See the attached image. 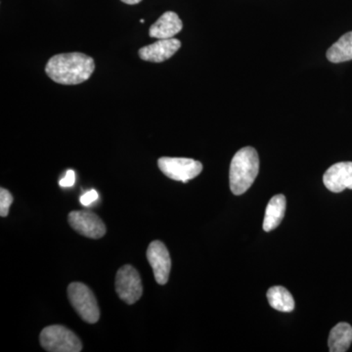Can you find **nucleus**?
Here are the masks:
<instances>
[{
    "instance_id": "obj_12",
    "label": "nucleus",
    "mask_w": 352,
    "mask_h": 352,
    "mask_svg": "<svg viewBox=\"0 0 352 352\" xmlns=\"http://www.w3.org/2000/svg\"><path fill=\"white\" fill-rule=\"evenodd\" d=\"M286 198L281 194L271 199L265 210L263 226L264 231L270 232L280 226L286 212Z\"/></svg>"
},
{
    "instance_id": "obj_9",
    "label": "nucleus",
    "mask_w": 352,
    "mask_h": 352,
    "mask_svg": "<svg viewBox=\"0 0 352 352\" xmlns=\"http://www.w3.org/2000/svg\"><path fill=\"white\" fill-rule=\"evenodd\" d=\"M182 47V43L178 39H159L150 45L139 50V57L144 61L153 63H162L170 59Z\"/></svg>"
},
{
    "instance_id": "obj_18",
    "label": "nucleus",
    "mask_w": 352,
    "mask_h": 352,
    "mask_svg": "<svg viewBox=\"0 0 352 352\" xmlns=\"http://www.w3.org/2000/svg\"><path fill=\"white\" fill-rule=\"evenodd\" d=\"M76 183V173L74 170H69L67 171L64 178H62L59 182V185L61 187H72Z\"/></svg>"
},
{
    "instance_id": "obj_8",
    "label": "nucleus",
    "mask_w": 352,
    "mask_h": 352,
    "mask_svg": "<svg viewBox=\"0 0 352 352\" xmlns=\"http://www.w3.org/2000/svg\"><path fill=\"white\" fill-rule=\"evenodd\" d=\"M147 258L154 272L157 283H168L171 268L170 252L161 241H153L147 250Z\"/></svg>"
},
{
    "instance_id": "obj_13",
    "label": "nucleus",
    "mask_w": 352,
    "mask_h": 352,
    "mask_svg": "<svg viewBox=\"0 0 352 352\" xmlns=\"http://www.w3.org/2000/svg\"><path fill=\"white\" fill-rule=\"evenodd\" d=\"M352 342V327L347 323H339L331 330L328 346L331 352H344Z\"/></svg>"
},
{
    "instance_id": "obj_15",
    "label": "nucleus",
    "mask_w": 352,
    "mask_h": 352,
    "mask_svg": "<svg viewBox=\"0 0 352 352\" xmlns=\"http://www.w3.org/2000/svg\"><path fill=\"white\" fill-rule=\"evenodd\" d=\"M327 58L335 64L352 60V32H347L329 48Z\"/></svg>"
},
{
    "instance_id": "obj_10",
    "label": "nucleus",
    "mask_w": 352,
    "mask_h": 352,
    "mask_svg": "<svg viewBox=\"0 0 352 352\" xmlns=\"http://www.w3.org/2000/svg\"><path fill=\"white\" fill-rule=\"evenodd\" d=\"M323 182L326 188L333 193L352 190V162L333 164L324 175Z\"/></svg>"
},
{
    "instance_id": "obj_6",
    "label": "nucleus",
    "mask_w": 352,
    "mask_h": 352,
    "mask_svg": "<svg viewBox=\"0 0 352 352\" xmlns=\"http://www.w3.org/2000/svg\"><path fill=\"white\" fill-rule=\"evenodd\" d=\"M116 291L120 300L133 305L143 294L142 281L138 271L131 265L120 267L116 276Z\"/></svg>"
},
{
    "instance_id": "obj_16",
    "label": "nucleus",
    "mask_w": 352,
    "mask_h": 352,
    "mask_svg": "<svg viewBox=\"0 0 352 352\" xmlns=\"http://www.w3.org/2000/svg\"><path fill=\"white\" fill-rule=\"evenodd\" d=\"M13 203V197L8 190L0 189V215L6 217L8 215L9 208Z\"/></svg>"
},
{
    "instance_id": "obj_17",
    "label": "nucleus",
    "mask_w": 352,
    "mask_h": 352,
    "mask_svg": "<svg viewBox=\"0 0 352 352\" xmlns=\"http://www.w3.org/2000/svg\"><path fill=\"white\" fill-rule=\"evenodd\" d=\"M98 198V193H97L95 190H90V191L87 192L85 195L80 197V203H82L83 206H85V207H88V206L94 204Z\"/></svg>"
},
{
    "instance_id": "obj_19",
    "label": "nucleus",
    "mask_w": 352,
    "mask_h": 352,
    "mask_svg": "<svg viewBox=\"0 0 352 352\" xmlns=\"http://www.w3.org/2000/svg\"><path fill=\"white\" fill-rule=\"evenodd\" d=\"M142 1V0H122V2L124 3L129 4V6H134V4H138L139 2Z\"/></svg>"
},
{
    "instance_id": "obj_14",
    "label": "nucleus",
    "mask_w": 352,
    "mask_h": 352,
    "mask_svg": "<svg viewBox=\"0 0 352 352\" xmlns=\"http://www.w3.org/2000/svg\"><path fill=\"white\" fill-rule=\"evenodd\" d=\"M270 307L281 312H292L295 309V300L288 289L282 286L272 287L267 291Z\"/></svg>"
},
{
    "instance_id": "obj_2",
    "label": "nucleus",
    "mask_w": 352,
    "mask_h": 352,
    "mask_svg": "<svg viewBox=\"0 0 352 352\" xmlns=\"http://www.w3.org/2000/svg\"><path fill=\"white\" fill-rule=\"evenodd\" d=\"M259 171L258 152L252 147H245L236 153L230 164V189L234 195H242L251 188Z\"/></svg>"
},
{
    "instance_id": "obj_4",
    "label": "nucleus",
    "mask_w": 352,
    "mask_h": 352,
    "mask_svg": "<svg viewBox=\"0 0 352 352\" xmlns=\"http://www.w3.org/2000/svg\"><path fill=\"white\" fill-rule=\"evenodd\" d=\"M68 296L76 314L80 315L83 321L89 324L98 322L100 318V310L91 289L85 284L75 282L69 284L68 287Z\"/></svg>"
},
{
    "instance_id": "obj_3",
    "label": "nucleus",
    "mask_w": 352,
    "mask_h": 352,
    "mask_svg": "<svg viewBox=\"0 0 352 352\" xmlns=\"http://www.w3.org/2000/svg\"><path fill=\"white\" fill-rule=\"evenodd\" d=\"M41 346L50 352H80L82 344L75 333L61 325L44 328L41 333Z\"/></svg>"
},
{
    "instance_id": "obj_1",
    "label": "nucleus",
    "mask_w": 352,
    "mask_h": 352,
    "mask_svg": "<svg viewBox=\"0 0 352 352\" xmlns=\"http://www.w3.org/2000/svg\"><path fill=\"white\" fill-rule=\"evenodd\" d=\"M95 69L94 60L83 53H64L51 57L46 75L60 85H73L87 82Z\"/></svg>"
},
{
    "instance_id": "obj_7",
    "label": "nucleus",
    "mask_w": 352,
    "mask_h": 352,
    "mask_svg": "<svg viewBox=\"0 0 352 352\" xmlns=\"http://www.w3.org/2000/svg\"><path fill=\"white\" fill-rule=\"evenodd\" d=\"M69 223L76 232L90 239H100L106 234V226L100 217L88 210L69 212Z\"/></svg>"
},
{
    "instance_id": "obj_11",
    "label": "nucleus",
    "mask_w": 352,
    "mask_h": 352,
    "mask_svg": "<svg viewBox=\"0 0 352 352\" xmlns=\"http://www.w3.org/2000/svg\"><path fill=\"white\" fill-rule=\"evenodd\" d=\"M182 21L177 14L168 11L151 25L149 36L157 39L173 38L175 34L182 32Z\"/></svg>"
},
{
    "instance_id": "obj_5",
    "label": "nucleus",
    "mask_w": 352,
    "mask_h": 352,
    "mask_svg": "<svg viewBox=\"0 0 352 352\" xmlns=\"http://www.w3.org/2000/svg\"><path fill=\"white\" fill-rule=\"evenodd\" d=\"M157 166L164 175L183 183L194 179L203 170V164L200 162L187 157H160Z\"/></svg>"
}]
</instances>
